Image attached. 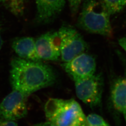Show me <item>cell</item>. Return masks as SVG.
Listing matches in <instances>:
<instances>
[{
  "label": "cell",
  "instance_id": "2",
  "mask_svg": "<svg viewBox=\"0 0 126 126\" xmlns=\"http://www.w3.org/2000/svg\"><path fill=\"white\" fill-rule=\"evenodd\" d=\"M47 122L56 126H88L80 105L74 99L50 98L45 106Z\"/></svg>",
  "mask_w": 126,
  "mask_h": 126
},
{
  "label": "cell",
  "instance_id": "18",
  "mask_svg": "<svg viewBox=\"0 0 126 126\" xmlns=\"http://www.w3.org/2000/svg\"><path fill=\"white\" fill-rule=\"evenodd\" d=\"M32 126H55L52 123H50L49 122H42V123H37L36 124H34Z\"/></svg>",
  "mask_w": 126,
  "mask_h": 126
},
{
  "label": "cell",
  "instance_id": "13",
  "mask_svg": "<svg viewBox=\"0 0 126 126\" xmlns=\"http://www.w3.org/2000/svg\"><path fill=\"white\" fill-rule=\"evenodd\" d=\"M25 0H6L5 6L16 16H22L24 11Z\"/></svg>",
  "mask_w": 126,
  "mask_h": 126
},
{
  "label": "cell",
  "instance_id": "1",
  "mask_svg": "<svg viewBox=\"0 0 126 126\" xmlns=\"http://www.w3.org/2000/svg\"><path fill=\"white\" fill-rule=\"evenodd\" d=\"M57 75L49 65L41 62L15 58L11 62L10 81L13 90L28 97L38 90L52 85Z\"/></svg>",
  "mask_w": 126,
  "mask_h": 126
},
{
  "label": "cell",
  "instance_id": "15",
  "mask_svg": "<svg viewBox=\"0 0 126 126\" xmlns=\"http://www.w3.org/2000/svg\"><path fill=\"white\" fill-rule=\"evenodd\" d=\"M82 0H68L70 9L73 16L76 15Z\"/></svg>",
  "mask_w": 126,
  "mask_h": 126
},
{
  "label": "cell",
  "instance_id": "4",
  "mask_svg": "<svg viewBox=\"0 0 126 126\" xmlns=\"http://www.w3.org/2000/svg\"><path fill=\"white\" fill-rule=\"evenodd\" d=\"M58 33L60 42V57L64 63L71 61L87 49L86 41L74 28L64 25L59 29Z\"/></svg>",
  "mask_w": 126,
  "mask_h": 126
},
{
  "label": "cell",
  "instance_id": "3",
  "mask_svg": "<svg viewBox=\"0 0 126 126\" xmlns=\"http://www.w3.org/2000/svg\"><path fill=\"white\" fill-rule=\"evenodd\" d=\"M110 15L100 1L86 0L78 20V26L86 32L105 36H111L113 30Z\"/></svg>",
  "mask_w": 126,
  "mask_h": 126
},
{
  "label": "cell",
  "instance_id": "14",
  "mask_svg": "<svg viewBox=\"0 0 126 126\" xmlns=\"http://www.w3.org/2000/svg\"><path fill=\"white\" fill-rule=\"evenodd\" d=\"M86 119L88 126H110L102 117L95 113L89 114Z\"/></svg>",
  "mask_w": 126,
  "mask_h": 126
},
{
  "label": "cell",
  "instance_id": "11",
  "mask_svg": "<svg viewBox=\"0 0 126 126\" xmlns=\"http://www.w3.org/2000/svg\"><path fill=\"white\" fill-rule=\"evenodd\" d=\"M111 98L113 106L124 115L126 114V78H119L113 84Z\"/></svg>",
  "mask_w": 126,
  "mask_h": 126
},
{
  "label": "cell",
  "instance_id": "21",
  "mask_svg": "<svg viewBox=\"0 0 126 126\" xmlns=\"http://www.w3.org/2000/svg\"><path fill=\"white\" fill-rule=\"evenodd\" d=\"M124 117H125V120H126V114L124 115Z\"/></svg>",
  "mask_w": 126,
  "mask_h": 126
},
{
  "label": "cell",
  "instance_id": "10",
  "mask_svg": "<svg viewBox=\"0 0 126 126\" xmlns=\"http://www.w3.org/2000/svg\"><path fill=\"white\" fill-rule=\"evenodd\" d=\"M12 47L20 58L35 62L41 61L36 51V40L32 37L16 38L12 42Z\"/></svg>",
  "mask_w": 126,
  "mask_h": 126
},
{
  "label": "cell",
  "instance_id": "19",
  "mask_svg": "<svg viewBox=\"0 0 126 126\" xmlns=\"http://www.w3.org/2000/svg\"><path fill=\"white\" fill-rule=\"evenodd\" d=\"M1 22L0 21V50H1L2 46L3 45V40H2V38L1 37Z\"/></svg>",
  "mask_w": 126,
  "mask_h": 126
},
{
  "label": "cell",
  "instance_id": "5",
  "mask_svg": "<svg viewBox=\"0 0 126 126\" xmlns=\"http://www.w3.org/2000/svg\"><path fill=\"white\" fill-rule=\"evenodd\" d=\"M77 96L86 105L93 108L100 105L103 90V79L101 74H94L75 81Z\"/></svg>",
  "mask_w": 126,
  "mask_h": 126
},
{
  "label": "cell",
  "instance_id": "9",
  "mask_svg": "<svg viewBox=\"0 0 126 126\" xmlns=\"http://www.w3.org/2000/svg\"><path fill=\"white\" fill-rule=\"evenodd\" d=\"M36 20L39 23L45 24L53 20L63 10L65 0H36Z\"/></svg>",
  "mask_w": 126,
  "mask_h": 126
},
{
  "label": "cell",
  "instance_id": "20",
  "mask_svg": "<svg viewBox=\"0 0 126 126\" xmlns=\"http://www.w3.org/2000/svg\"><path fill=\"white\" fill-rule=\"evenodd\" d=\"M6 1V0H0V2L3 3L4 4H5Z\"/></svg>",
  "mask_w": 126,
  "mask_h": 126
},
{
  "label": "cell",
  "instance_id": "8",
  "mask_svg": "<svg viewBox=\"0 0 126 126\" xmlns=\"http://www.w3.org/2000/svg\"><path fill=\"white\" fill-rule=\"evenodd\" d=\"M36 51L41 59L56 61L60 57V42L58 32L42 35L36 40Z\"/></svg>",
  "mask_w": 126,
  "mask_h": 126
},
{
  "label": "cell",
  "instance_id": "16",
  "mask_svg": "<svg viewBox=\"0 0 126 126\" xmlns=\"http://www.w3.org/2000/svg\"><path fill=\"white\" fill-rule=\"evenodd\" d=\"M0 126H18V125L15 121L0 119Z\"/></svg>",
  "mask_w": 126,
  "mask_h": 126
},
{
  "label": "cell",
  "instance_id": "17",
  "mask_svg": "<svg viewBox=\"0 0 126 126\" xmlns=\"http://www.w3.org/2000/svg\"><path fill=\"white\" fill-rule=\"evenodd\" d=\"M120 45L123 49L126 52V36L120 38L118 40Z\"/></svg>",
  "mask_w": 126,
  "mask_h": 126
},
{
  "label": "cell",
  "instance_id": "7",
  "mask_svg": "<svg viewBox=\"0 0 126 126\" xmlns=\"http://www.w3.org/2000/svg\"><path fill=\"white\" fill-rule=\"evenodd\" d=\"M62 66L72 79L76 81L94 75L96 63L94 57L83 52L71 61L63 63Z\"/></svg>",
  "mask_w": 126,
  "mask_h": 126
},
{
  "label": "cell",
  "instance_id": "6",
  "mask_svg": "<svg viewBox=\"0 0 126 126\" xmlns=\"http://www.w3.org/2000/svg\"><path fill=\"white\" fill-rule=\"evenodd\" d=\"M27 96L13 90L0 104V119L15 121L27 115Z\"/></svg>",
  "mask_w": 126,
  "mask_h": 126
},
{
  "label": "cell",
  "instance_id": "12",
  "mask_svg": "<svg viewBox=\"0 0 126 126\" xmlns=\"http://www.w3.org/2000/svg\"><path fill=\"white\" fill-rule=\"evenodd\" d=\"M101 2L110 15L120 12L126 6V0H101Z\"/></svg>",
  "mask_w": 126,
  "mask_h": 126
}]
</instances>
